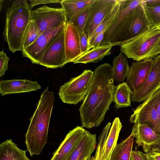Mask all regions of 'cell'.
Segmentation results:
<instances>
[{
	"mask_svg": "<svg viewBox=\"0 0 160 160\" xmlns=\"http://www.w3.org/2000/svg\"><path fill=\"white\" fill-rule=\"evenodd\" d=\"M79 35L80 48L82 55L89 50L88 39L84 32Z\"/></svg>",
	"mask_w": 160,
	"mask_h": 160,
	"instance_id": "obj_32",
	"label": "cell"
},
{
	"mask_svg": "<svg viewBox=\"0 0 160 160\" xmlns=\"http://www.w3.org/2000/svg\"><path fill=\"white\" fill-rule=\"evenodd\" d=\"M147 154L149 160H160V152L151 150Z\"/></svg>",
	"mask_w": 160,
	"mask_h": 160,
	"instance_id": "obj_35",
	"label": "cell"
},
{
	"mask_svg": "<svg viewBox=\"0 0 160 160\" xmlns=\"http://www.w3.org/2000/svg\"><path fill=\"white\" fill-rule=\"evenodd\" d=\"M30 20L34 21L41 34L50 29L56 28L66 20L63 8L44 6L32 11Z\"/></svg>",
	"mask_w": 160,
	"mask_h": 160,
	"instance_id": "obj_8",
	"label": "cell"
},
{
	"mask_svg": "<svg viewBox=\"0 0 160 160\" xmlns=\"http://www.w3.org/2000/svg\"><path fill=\"white\" fill-rule=\"evenodd\" d=\"M132 92V90L126 82L115 86L112 101L115 104L114 107L116 110L130 106V96Z\"/></svg>",
	"mask_w": 160,
	"mask_h": 160,
	"instance_id": "obj_23",
	"label": "cell"
},
{
	"mask_svg": "<svg viewBox=\"0 0 160 160\" xmlns=\"http://www.w3.org/2000/svg\"><path fill=\"white\" fill-rule=\"evenodd\" d=\"M153 60V59H148L132 62L127 77L126 82L132 92L138 90L145 83Z\"/></svg>",
	"mask_w": 160,
	"mask_h": 160,
	"instance_id": "obj_13",
	"label": "cell"
},
{
	"mask_svg": "<svg viewBox=\"0 0 160 160\" xmlns=\"http://www.w3.org/2000/svg\"><path fill=\"white\" fill-rule=\"evenodd\" d=\"M143 4L148 6H160V0H144Z\"/></svg>",
	"mask_w": 160,
	"mask_h": 160,
	"instance_id": "obj_37",
	"label": "cell"
},
{
	"mask_svg": "<svg viewBox=\"0 0 160 160\" xmlns=\"http://www.w3.org/2000/svg\"><path fill=\"white\" fill-rule=\"evenodd\" d=\"M127 58L137 61L154 59L160 54V25L152 26L119 45Z\"/></svg>",
	"mask_w": 160,
	"mask_h": 160,
	"instance_id": "obj_4",
	"label": "cell"
},
{
	"mask_svg": "<svg viewBox=\"0 0 160 160\" xmlns=\"http://www.w3.org/2000/svg\"><path fill=\"white\" fill-rule=\"evenodd\" d=\"M160 100V87L134 110L130 121L148 125L156 132L160 133L157 107Z\"/></svg>",
	"mask_w": 160,
	"mask_h": 160,
	"instance_id": "obj_7",
	"label": "cell"
},
{
	"mask_svg": "<svg viewBox=\"0 0 160 160\" xmlns=\"http://www.w3.org/2000/svg\"><path fill=\"white\" fill-rule=\"evenodd\" d=\"M134 137L130 136L117 144L112 154L110 160H130Z\"/></svg>",
	"mask_w": 160,
	"mask_h": 160,
	"instance_id": "obj_25",
	"label": "cell"
},
{
	"mask_svg": "<svg viewBox=\"0 0 160 160\" xmlns=\"http://www.w3.org/2000/svg\"><path fill=\"white\" fill-rule=\"evenodd\" d=\"M41 34L35 22L30 20L24 35L22 43V49L25 48L32 44Z\"/></svg>",
	"mask_w": 160,
	"mask_h": 160,
	"instance_id": "obj_28",
	"label": "cell"
},
{
	"mask_svg": "<svg viewBox=\"0 0 160 160\" xmlns=\"http://www.w3.org/2000/svg\"><path fill=\"white\" fill-rule=\"evenodd\" d=\"M65 28V27L47 48L39 64L52 69L62 68L67 64L64 41Z\"/></svg>",
	"mask_w": 160,
	"mask_h": 160,
	"instance_id": "obj_9",
	"label": "cell"
},
{
	"mask_svg": "<svg viewBox=\"0 0 160 160\" xmlns=\"http://www.w3.org/2000/svg\"><path fill=\"white\" fill-rule=\"evenodd\" d=\"M90 5L73 15L68 22L72 24L77 28L79 34L84 32L89 14Z\"/></svg>",
	"mask_w": 160,
	"mask_h": 160,
	"instance_id": "obj_29",
	"label": "cell"
},
{
	"mask_svg": "<svg viewBox=\"0 0 160 160\" xmlns=\"http://www.w3.org/2000/svg\"><path fill=\"white\" fill-rule=\"evenodd\" d=\"M130 134L136 138L138 146H141L146 153L154 146L160 144V133L154 131L148 125L135 123Z\"/></svg>",
	"mask_w": 160,
	"mask_h": 160,
	"instance_id": "obj_15",
	"label": "cell"
},
{
	"mask_svg": "<svg viewBox=\"0 0 160 160\" xmlns=\"http://www.w3.org/2000/svg\"><path fill=\"white\" fill-rule=\"evenodd\" d=\"M91 157L88 158H86L84 160H90Z\"/></svg>",
	"mask_w": 160,
	"mask_h": 160,
	"instance_id": "obj_40",
	"label": "cell"
},
{
	"mask_svg": "<svg viewBox=\"0 0 160 160\" xmlns=\"http://www.w3.org/2000/svg\"><path fill=\"white\" fill-rule=\"evenodd\" d=\"M96 135L86 131L82 138L66 160H84L91 157L96 148Z\"/></svg>",
	"mask_w": 160,
	"mask_h": 160,
	"instance_id": "obj_19",
	"label": "cell"
},
{
	"mask_svg": "<svg viewBox=\"0 0 160 160\" xmlns=\"http://www.w3.org/2000/svg\"><path fill=\"white\" fill-rule=\"evenodd\" d=\"M118 0H94L89 6V14L83 32L89 39Z\"/></svg>",
	"mask_w": 160,
	"mask_h": 160,
	"instance_id": "obj_11",
	"label": "cell"
},
{
	"mask_svg": "<svg viewBox=\"0 0 160 160\" xmlns=\"http://www.w3.org/2000/svg\"><path fill=\"white\" fill-rule=\"evenodd\" d=\"M113 46L112 45H102L92 48L77 58L72 62L74 64L98 62L111 54Z\"/></svg>",
	"mask_w": 160,
	"mask_h": 160,
	"instance_id": "obj_20",
	"label": "cell"
},
{
	"mask_svg": "<svg viewBox=\"0 0 160 160\" xmlns=\"http://www.w3.org/2000/svg\"><path fill=\"white\" fill-rule=\"evenodd\" d=\"M9 58L2 49L0 52V77L4 75L8 69V62Z\"/></svg>",
	"mask_w": 160,
	"mask_h": 160,
	"instance_id": "obj_31",
	"label": "cell"
},
{
	"mask_svg": "<svg viewBox=\"0 0 160 160\" xmlns=\"http://www.w3.org/2000/svg\"><path fill=\"white\" fill-rule=\"evenodd\" d=\"M112 65L114 81L118 83L123 82L127 76L130 68L126 56L121 52L114 57Z\"/></svg>",
	"mask_w": 160,
	"mask_h": 160,
	"instance_id": "obj_24",
	"label": "cell"
},
{
	"mask_svg": "<svg viewBox=\"0 0 160 160\" xmlns=\"http://www.w3.org/2000/svg\"><path fill=\"white\" fill-rule=\"evenodd\" d=\"M65 46L66 63L72 62L81 55L80 35L77 28L67 22L65 28Z\"/></svg>",
	"mask_w": 160,
	"mask_h": 160,
	"instance_id": "obj_17",
	"label": "cell"
},
{
	"mask_svg": "<svg viewBox=\"0 0 160 160\" xmlns=\"http://www.w3.org/2000/svg\"><path fill=\"white\" fill-rule=\"evenodd\" d=\"M151 27L142 3L140 4L125 19L108 45L119 46Z\"/></svg>",
	"mask_w": 160,
	"mask_h": 160,
	"instance_id": "obj_5",
	"label": "cell"
},
{
	"mask_svg": "<svg viewBox=\"0 0 160 160\" xmlns=\"http://www.w3.org/2000/svg\"><path fill=\"white\" fill-rule=\"evenodd\" d=\"M30 6L31 8L34 6L40 4H47L52 3H60L61 0H30Z\"/></svg>",
	"mask_w": 160,
	"mask_h": 160,
	"instance_id": "obj_34",
	"label": "cell"
},
{
	"mask_svg": "<svg viewBox=\"0 0 160 160\" xmlns=\"http://www.w3.org/2000/svg\"><path fill=\"white\" fill-rule=\"evenodd\" d=\"M31 11L26 0L15 1L7 9L3 35L9 50L13 53L22 50L23 37L30 20Z\"/></svg>",
	"mask_w": 160,
	"mask_h": 160,
	"instance_id": "obj_3",
	"label": "cell"
},
{
	"mask_svg": "<svg viewBox=\"0 0 160 160\" xmlns=\"http://www.w3.org/2000/svg\"><path fill=\"white\" fill-rule=\"evenodd\" d=\"M114 82L109 64H102L95 69L92 82L79 109L82 127H97L103 121L112 102Z\"/></svg>",
	"mask_w": 160,
	"mask_h": 160,
	"instance_id": "obj_1",
	"label": "cell"
},
{
	"mask_svg": "<svg viewBox=\"0 0 160 160\" xmlns=\"http://www.w3.org/2000/svg\"><path fill=\"white\" fill-rule=\"evenodd\" d=\"M93 72L85 70L80 75L71 78L60 87L59 98L64 103L77 104L83 101L92 84Z\"/></svg>",
	"mask_w": 160,
	"mask_h": 160,
	"instance_id": "obj_6",
	"label": "cell"
},
{
	"mask_svg": "<svg viewBox=\"0 0 160 160\" xmlns=\"http://www.w3.org/2000/svg\"><path fill=\"white\" fill-rule=\"evenodd\" d=\"M130 160H149L147 154L139 151L132 150Z\"/></svg>",
	"mask_w": 160,
	"mask_h": 160,
	"instance_id": "obj_33",
	"label": "cell"
},
{
	"mask_svg": "<svg viewBox=\"0 0 160 160\" xmlns=\"http://www.w3.org/2000/svg\"><path fill=\"white\" fill-rule=\"evenodd\" d=\"M66 23L57 27L48 29L42 32L36 41L22 51L23 57L29 58L33 64H39L46 48L64 28Z\"/></svg>",
	"mask_w": 160,
	"mask_h": 160,
	"instance_id": "obj_10",
	"label": "cell"
},
{
	"mask_svg": "<svg viewBox=\"0 0 160 160\" xmlns=\"http://www.w3.org/2000/svg\"><path fill=\"white\" fill-rule=\"evenodd\" d=\"M41 88L37 81L26 79L2 80L0 82V93L2 96L7 94L29 92Z\"/></svg>",
	"mask_w": 160,
	"mask_h": 160,
	"instance_id": "obj_18",
	"label": "cell"
},
{
	"mask_svg": "<svg viewBox=\"0 0 160 160\" xmlns=\"http://www.w3.org/2000/svg\"><path fill=\"white\" fill-rule=\"evenodd\" d=\"M122 127L118 117L113 121L104 144L102 160H110L113 150L116 146L120 132Z\"/></svg>",
	"mask_w": 160,
	"mask_h": 160,
	"instance_id": "obj_21",
	"label": "cell"
},
{
	"mask_svg": "<svg viewBox=\"0 0 160 160\" xmlns=\"http://www.w3.org/2000/svg\"><path fill=\"white\" fill-rule=\"evenodd\" d=\"M119 1L120 5L119 11L113 22L105 32L99 46L108 45L125 19L138 5L143 3L144 0Z\"/></svg>",
	"mask_w": 160,
	"mask_h": 160,
	"instance_id": "obj_14",
	"label": "cell"
},
{
	"mask_svg": "<svg viewBox=\"0 0 160 160\" xmlns=\"http://www.w3.org/2000/svg\"><path fill=\"white\" fill-rule=\"evenodd\" d=\"M153 59L146 81L138 90L132 92L131 101L140 102L144 101L160 87V54Z\"/></svg>",
	"mask_w": 160,
	"mask_h": 160,
	"instance_id": "obj_12",
	"label": "cell"
},
{
	"mask_svg": "<svg viewBox=\"0 0 160 160\" xmlns=\"http://www.w3.org/2000/svg\"><path fill=\"white\" fill-rule=\"evenodd\" d=\"M4 0H0V11L1 10V8L2 7V4L3 3V2L4 1Z\"/></svg>",
	"mask_w": 160,
	"mask_h": 160,
	"instance_id": "obj_39",
	"label": "cell"
},
{
	"mask_svg": "<svg viewBox=\"0 0 160 160\" xmlns=\"http://www.w3.org/2000/svg\"><path fill=\"white\" fill-rule=\"evenodd\" d=\"M45 89L41 94L37 108L30 118L25 135V143L31 156L39 155L47 143L49 122L55 100L53 92Z\"/></svg>",
	"mask_w": 160,
	"mask_h": 160,
	"instance_id": "obj_2",
	"label": "cell"
},
{
	"mask_svg": "<svg viewBox=\"0 0 160 160\" xmlns=\"http://www.w3.org/2000/svg\"><path fill=\"white\" fill-rule=\"evenodd\" d=\"M86 131L79 126L70 131L53 154L51 160H66L80 141Z\"/></svg>",
	"mask_w": 160,
	"mask_h": 160,
	"instance_id": "obj_16",
	"label": "cell"
},
{
	"mask_svg": "<svg viewBox=\"0 0 160 160\" xmlns=\"http://www.w3.org/2000/svg\"><path fill=\"white\" fill-rule=\"evenodd\" d=\"M94 0H62L60 3L63 8L66 23L75 14L88 6Z\"/></svg>",
	"mask_w": 160,
	"mask_h": 160,
	"instance_id": "obj_26",
	"label": "cell"
},
{
	"mask_svg": "<svg viewBox=\"0 0 160 160\" xmlns=\"http://www.w3.org/2000/svg\"><path fill=\"white\" fill-rule=\"evenodd\" d=\"M147 18L151 25H160V6H148L143 4Z\"/></svg>",
	"mask_w": 160,
	"mask_h": 160,
	"instance_id": "obj_30",
	"label": "cell"
},
{
	"mask_svg": "<svg viewBox=\"0 0 160 160\" xmlns=\"http://www.w3.org/2000/svg\"><path fill=\"white\" fill-rule=\"evenodd\" d=\"M100 142L98 140V145L95 155L91 157L90 160H100Z\"/></svg>",
	"mask_w": 160,
	"mask_h": 160,
	"instance_id": "obj_36",
	"label": "cell"
},
{
	"mask_svg": "<svg viewBox=\"0 0 160 160\" xmlns=\"http://www.w3.org/2000/svg\"><path fill=\"white\" fill-rule=\"evenodd\" d=\"M26 151L19 148L11 139H7L0 144V160H30Z\"/></svg>",
	"mask_w": 160,
	"mask_h": 160,
	"instance_id": "obj_22",
	"label": "cell"
},
{
	"mask_svg": "<svg viewBox=\"0 0 160 160\" xmlns=\"http://www.w3.org/2000/svg\"><path fill=\"white\" fill-rule=\"evenodd\" d=\"M120 5V2L119 0H118L117 3L113 9L105 17L93 33L88 40L89 45L103 30L108 29L118 13Z\"/></svg>",
	"mask_w": 160,
	"mask_h": 160,
	"instance_id": "obj_27",
	"label": "cell"
},
{
	"mask_svg": "<svg viewBox=\"0 0 160 160\" xmlns=\"http://www.w3.org/2000/svg\"><path fill=\"white\" fill-rule=\"evenodd\" d=\"M157 112L158 115V124L160 129V100L157 107Z\"/></svg>",
	"mask_w": 160,
	"mask_h": 160,
	"instance_id": "obj_38",
	"label": "cell"
}]
</instances>
